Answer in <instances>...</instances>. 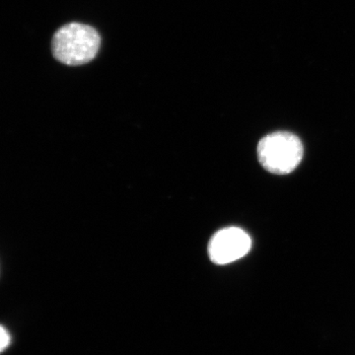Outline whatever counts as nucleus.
<instances>
[{
	"label": "nucleus",
	"instance_id": "nucleus-1",
	"mask_svg": "<svg viewBox=\"0 0 355 355\" xmlns=\"http://www.w3.org/2000/svg\"><path fill=\"white\" fill-rule=\"evenodd\" d=\"M100 44L101 37L94 28L81 23H69L53 35L51 51L58 62L76 67L94 60Z\"/></svg>",
	"mask_w": 355,
	"mask_h": 355
},
{
	"label": "nucleus",
	"instance_id": "nucleus-2",
	"mask_svg": "<svg viewBox=\"0 0 355 355\" xmlns=\"http://www.w3.org/2000/svg\"><path fill=\"white\" fill-rule=\"evenodd\" d=\"M257 154L259 162L266 171L287 175L300 164L304 148L300 139L294 133L275 132L260 140Z\"/></svg>",
	"mask_w": 355,
	"mask_h": 355
},
{
	"label": "nucleus",
	"instance_id": "nucleus-3",
	"mask_svg": "<svg viewBox=\"0 0 355 355\" xmlns=\"http://www.w3.org/2000/svg\"><path fill=\"white\" fill-rule=\"evenodd\" d=\"M251 247V238L242 229H221L209 241V258L216 265H227L246 256Z\"/></svg>",
	"mask_w": 355,
	"mask_h": 355
},
{
	"label": "nucleus",
	"instance_id": "nucleus-4",
	"mask_svg": "<svg viewBox=\"0 0 355 355\" xmlns=\"http://www.w3.org/2000/svg\"><path fill=\"white\" fill-rule=\"evenodd\" d=\"M9 343H10V336L8 331L3 327L0 326V354L8 347Z\"/></svg>",
	"mask_w": 355,
	"mask_h": 355
}]
</instances>
